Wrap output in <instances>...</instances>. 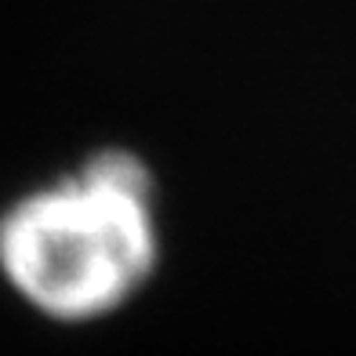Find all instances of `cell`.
Here are the masks:
<instances>
[{
	"label": "cell",
	"instance_id": "6da1fadb",
	"mask_svg": "<svg viewBox=\"0 0 356 356\" xmlns=\"http://www.w3.org/2000/svg\"><path fill=\"white\" fill-rule=\"evenodd\" d=\"M160 197L149 164L106 145L0 211V280L55 323H95L156 277Z\"/></svg>",
	"mask_w": 356,
	"mask_h": 356
}]
</instances>
